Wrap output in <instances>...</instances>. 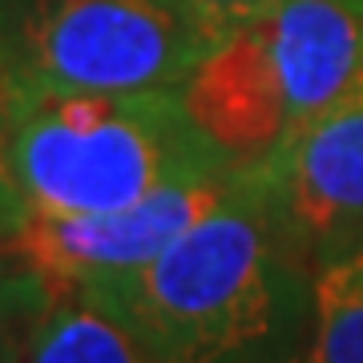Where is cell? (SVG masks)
<instances>
[{"instance_id": "cell-4", "label": "cell", "mask_w": 363, "mask_h": 363, "mask_svg": "<svg viewBox=\"0 0 363 363\" xmlns=\"http://www.w3.org/2000/svg\"><path fill=\"white\" fill-rule=\"evenodd\" d=\"M210 49L169 0H0L9 89L182 93Z\"/></svg>"}, {"instance_id": "cell-1", "label": "cell", "mask_w": 363, "mask_h": 363, "mask_svg": "<svg viewBox=\"0 0 363 363\" xmlns=\"http://www.w3.org/2000/svg\"><path fill=\"white\" fill-rule=\"evenodd\" d=\"M73 295L109 315L150 363H303L315 262L238 166L226 194L154 262Z\"/></svg>"}, {"instance_id": "cell-5", "label": "cell", "mask_w": 363, "mask_h": 363, "mask_svg": "<svg viewBox=\"0 0 363 363\" xmlns=\"http://www.w3.org/2000/svg\"><path fill=\"white\" fill-rule=\"evenodd\" d=\"M238 169L222 178L182 182L169 190L109 210V214H73V218H28L16 255L52 286L77 291L97 279L130 274L154 262L169 242H178L202 214H206Z\"/></svg>"}, {"instance_id": "cell-11", "label": "cell", "mask_w": 363, "mask_h": 363, "mask_svg": "<svg viewBox=\"0 0 363 363\" xmlns=\"http://www.w3.org/2000/svg\"><path fill=\"white\" fill-rule=\"evenodd\" d=\"M186 21H194L214 45L222 37H230L234 28L250 25L255 16H262L267 9H274L279 0H169Z\"/></svg>"}, {"instance_id": "cell-12", "label": "cell", "mask_w": 363, "mask_h": 363, "mask_svg": "<svg viewBox=\"0 0 363 363\" xmlns=\"http://www.w3.org/2000/svg\"><path fill=\"white\" fill-rule=\"evenodd\" d=\"M16 262H21V255H16V250H4V255H0V274H4V271H13Z\"/></svg>"}, {"instance_id": "cell-9", "label": "cell", "mask_w": 363, "mask_h": 363, "mask_svg": "<svg viewBox=\"0 0 363 363\" xmlns=\"http://www.w3.org/2000/svg\"><path fill=\"white\" fill-rule=\"evenodd\" d=\"M52 298V286L25 259L0 274V363H25L28 331Z\"/></svg>"}, {"instance_id": "cell-6", "label": "cell", "mask_w": 363, "mask_h": 363, "mask_svg": "<svg viewBox=\"0 0 363 363\" xmlns=\"http://www.w3.org/2000/svg\"><path fill=\"white\" fill-rule=\"evenodd\" d=\"M247 169L311 262L363 242V89Z\"/></svg>"}, {"instance_id": "cell-10", "label": "cell", "mask_w": 363, "mask_h": 363, "mask_svg": "<svg viewBox=\"0 0 363 363\" xmlns=\"http://www.w3.org/2000/svg\"><path fill=\"white\" fill-rule=\"evenodd\" d=\"M28 218L33 214H28V202L13 174V157H9V89L0 81V255L16 250Z\"/></svg>"}, {"instance_id": "cell-7", "label": "cell", "mask_w": 363, "mask_h": 363, "mask_svg": "<svg viewBox=\"0 0 363 363\" xmlns=\"http://www.w3.org/2000/svg\"><path fill=\"white\" fill-rule=\"evenodd\" d=\"M25 363H150L121 327L73 291H52L28 331Z\"/></svg>"}, {"instance_id": "cell-3", "label": "cell", "mask_w": 363, "mask_h": 363, "mask_svg": "<svg viewBox=\"0 0 363 363\" xmlns=\"http://www.w3.org/2000/svg\"><path fill=\"white\" fill-rule=\"evenodd\" d=\"M363 89V0H279L198 61L182 101L234 166H255Z\"/></svg>"}, {"instance_id": "cell-2", "label": "cell", "mask_w": 363, "mask_h": 363, "mask_svg": "<svg viewBox=\"0 0 363 363\" xmlns=\"http://www.w3.org/2000/svg\"><path fill=\"white\" fill-rule=\"evenodd\" d=\"M9 157L33 218L109 214L238 169L182 93L9 89Z\"/></svg>"}, {"instance_id": "cell-8", "label": "cell", "mask_w": 363, "mask_h": 363, "mask_svg": "<svg viewBox=\"0 0 363 363\" xmlns=\"http://www.w3.org/2000/svg\"><path fill=\"white\" fill-rule=\"evenodd\" d=\"M303 363H363V242L315 259V311Z\"/></svg>"}]
</instances>
